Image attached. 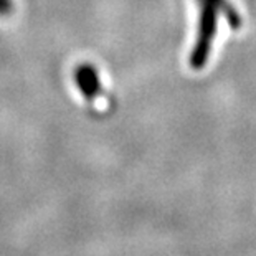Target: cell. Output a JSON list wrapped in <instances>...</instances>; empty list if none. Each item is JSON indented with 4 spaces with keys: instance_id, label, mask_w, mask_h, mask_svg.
Segmentation results:
<instances>
[{
    "instance_id": "cell-2",
    "label": "cell",
    "mask_w": 256,
    "mask_h": 256,
    "mask_svg": "<svg viewBox=\"0 0 256 256\" xmlns=\"http://www.w3.org/2000/svg\"><path fill=\"white\" fill-rule=\"evenodd\" d=\"M74 83L88 102H92L101 94V81L98 70L90 63H81L74 68Z\"/></svg>"
},
{
    "instance_id": "cell-1",
    "label": "cell",
    "mask_w": 256,
    "mask_h": 256,
    "mask_svg": "<svg viewBox=\"0 0 256 256\" xmlns=\"http://www.w3.org/2000/svg\"><path fill=\"white\" fill-rule=\"evenodd\" d=\"M220 10L226 17V22L232 28L242 26V18H240L238 12L226 0H202L197 42H195L194 50L190 53V66L194 70H202L208 62L212 43H214L216 34V17H218Z\"/></svg>"
},
{
    "instance_id": "cell-3",
    "label": "cell",
    "mask_w": 256,
    "mask_h": 256,
    "mask_svg": "<svg viewBox=\"0 0 256 256\" xmlns=\"http://www.w3.org/2000/svg\"><path fill=\"white\" fill-rule=\"evenodd\" d=\"M12 8H14L12 0H0V15H2V17L12 14Z\"/></svg>"
}]
</instances>
